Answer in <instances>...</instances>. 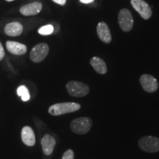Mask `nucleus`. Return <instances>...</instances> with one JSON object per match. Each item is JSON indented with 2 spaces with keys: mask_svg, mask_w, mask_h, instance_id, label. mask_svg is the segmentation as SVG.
<instances>
[{
  "mask_svg": "<svg viewBox=\"0 0 159 159\" xmlns=\"http://www.w3.org/2000/svg\"><path fill=\"white\" fill-rule=\"evenodd\" d=\"M133 7L144 19H149L152 16V10L144 0H130Z\"/></svg>",
  "mask_w": 159,
  "mask_h": 159,
  "instance_id": "7",
  "label": "nucleus"
},
{
  "mask_svg": "<svg viewBox=\"0 0 159 159\" xmlns=\"http://www.w3.org/2000/svg\"><path fill=\"white\" fill-rule=\"evenodd\" d=\"M90 64L97 73L104 75L107 72V66L105 61L98 57H93L90 61Z\"/></svg>",
  "mask_w": 159,
  "mask_h": 159,
  "instance_id": "15",
  "label": "nucleus"
},
{
  "mask_svg": "<svg viewBox=\"0 0 159 159\" xmlns=\"http://www.w3.org/2000/svg\"><path fill=\"white\" fill-rule=\"evenodd\" d=\"M39 33L41 35H51L54 32V27L52 25H47L40 27L39 29Z\"/></svg>",
  "mask_w": 159,
  "mask_h": 159,
  "instance_id": "17",
  "label": "nucleus"
},
{
  "mask_svg": "<svg viewBox=\"0 0 159 159\" xmlns=\"http://www.w3.org/2000/svg\"><path fill=\"white\" fill-rule=\"evenodd\" d=\"M52 1L60 5H64L66 2V0H52Z\"/></svg>",
  "mask_w": 159,
  "mask_h": 159,
  "instance_id": "20",
  "label": "nucleus"
},
{
  "mask_svg": "<svg viewBox=\"0 0 159 159\" xmlns=\"http://www.w3.org/2000/svg\"><path fill=\"white\" fill-rule=\"evenodd\" d=\"M138 145L141 150L147 152H156L159 151V138L155 136H144L139 139Z\"/></svg>",
  "mask_w": 159,
  "mask_h": 159,
  "instance_id": "4",
  "label": "nucleus"
},
{
  "mask_svg": "<svg viewBox=\"0 0 159 159\" xmlns=\"http://www.w3.org/2000/svg\"><path fill=\"white\" fill-rule=\"evenodd\" d=\"M97 32L99 39L105 43H109L111 41V34L108 25L105 22H99L97 27Z\"/></svg>",
  "mask_w": 159,
  "mask_h": 159,
  "instance_id": "13",
  "label": "nucleus"
},
{
  "mask_svg": "<svg viewBox=\"0 0 159 159\" xmlns=\"http://www.w3.org/2000/svg\"><path fill=\"white\" fill-rule=\"evenodd\" d=\"M7 2H12V1H14V0H6Z\"/></svg>",
  "mask_w": 159,
  "mask_h": 159,
  "instance_id": "22",
  "label": "nucleus"
},
{
  "mask_svg": "<svg viewBox=\"0 0 159 159\" xmlns=\"http://www.w3.org/2000/svg\"><path fill=\"white\" fill-rule=\"evenodd\" d=\"M6 47H7V49L10 53L16 55H21L25 54L27 50L26 45L12 41H7L6 42Z\"/></svg>",
  "mask_w": 159,
  "mask_h": 159,
  "instance_id": "12",
  "label": "nucleus"
},
{
  "mask_svg": "<svg viewBox=\"0 0 159 159\" xmlns=\"http://www.w3.org/2000/svg\"><path fill=\"white\" fill-rule=\"evenodd\" d=\"M4 30H5V34L9 35V36H19L22 33L23 26L21 23L17 22V21H13V22L7 24L5 25Z\"/></svg>",
  "mask_w": 159,
  "mask_h": 159,
  "instance_id": "14",
  "label": "nucleus"
},
{
  "mask_svg": "<svg viewBox=\"0 0 159 159\" xmlns=\"http://www.w3.org/2000/svg\"><path fill=\"white\" fill-rule=\"evenodd\" d=\"M118 22L124 32H129L134 27V18L128 9H122L118 15Z\"/></svg>",
  "mask_w": 159,
  "mask_h": 159,
  "instance_id": "6",
  "label": "nucleus"
},
{
  "mask_svg": "<svg viewBox=\"0 0 159 159\" xmlns=\"http://www.w3.org/2000/svg\"><path fill=\"white\" fill-rule=\"evenodd\" d=\"M74 157H75L74 151L71 150V149H69V150H67L64 153H63L62 156V159H74Z\"/></svg>",
  "mask_w": 159,
  "mask_h": 159,
  "instance_id": "18",
  "label": "nucleus"
},
{
  "mask_svg": "<svg viewBox=\"0 0 159 159\" xmlns=\"http://www.w3.org/2000/svg\"><path fill=\"white\" fill-rule=\"evenodd\" d=\"M92 126V121L89 117H79L74 119L70 124L71 130L79 135L88 133Z\"/></svg>",
  "mask_w": 159,
  "mask_h": 159,
  "instance_id": "2",
  "label": "nucleus"
},
{
  "mask_svg": "<svg viewBox=\"0 0 159 159\" xmlns=\"http://www.w3.org/2000/svg\"><path fill=\"white\" fill-rule=\"evenodd\" d=\"M80 1L82 3L89 4V3L93 2H94V0H80Z\"/></svg>",
  "mask_w": 159,
  "mask_h": 159,
  "instance_id": "21",
  "label": "nucleus"
},
{
  "mask_svg": "<svg viewBox=\"0 0 159 159\" xmlns=\"http://www.w3.org/2000/svg\"><path fill=\"white\" fill-rule=\"evenodd\" d=\"M42 10V5L40 2H33L24 5L20 8V13L25 16H35L39 13Z\"/></svg>",
  "mask_w": 159,
  "mask_h": 159,
  "instance_id": "10",
  "label": "nucleus"
},
{
  "mask_svg": "<svg viewBox=\"0 0 159 159\" xmlns=\"http://www.w3.org/2000/svg\"><path fill=\"white\" fill-rule=\"evenodd\" d=\"M140 84L145 91L149 93H152L157 91L158 88V83L157 80L150 75H143L141 76Z\"/></svg>",
  "mask_w": 159,
  "mask_h": 159,
  "instance_id": "8",
  "label": "nucleus"
},
{
  "mask_svg": "<svg viewBox=\"0 0 159 159\" xmlns=\"http://www.w3.org/2000/svg\"><path fill=\"white\" fill-rule=\"evenodd\" d=\"M81 105L75 102H61L51 105L49 108V114L52 116H60L69 113L75 112L80 109Z\"/></svg>",
  "mask_w": 159,
  "mask_h": 159,
  "instance_id": "1",
  "label": "nucleus"
},
{
  "mask_svg": "<svg viewBox=\"0 0 159 159\" xmlns=\"http://www.w3.org/2000/svg\"><path fill=\"white\" fill-rule=\"evenodd\" d=\"M5 50H4V48L2 47V44L1 42H0V61H2L5 57Z\"/></svg>",
  "mask_w": 159,
  "mask_h": 159,
  "instance_id": "19",
  "label": "nucleus"
},
{
  "mask_svg": "<svg viewBox=\"0 0 159 159\" xmlns=\"http://www.w3.org/2000/svg\"><path fill=\"white\" fill-rule=\"evenodd\" d=\"M49 46L47 43H41L35 45L30 52V57L34 63H39L43 61L49 53Z\"/></svg>",
  "mask_w": 159,
  "mask_h": 159,
  "instance_id": "5",
  "label": "nucleus"
},
{
  "mask_svg": "<svg viewBox=\"0 0 159 159\" xmlns=\"http://www.w3.org/2000/svg\"><path fill=\"white\" fill-rule=\"evenodd\" d=\"M56 144V141L55 138L49 134H45L41 139V146L43 153L46 156H49L52 153L55 146Z\"/></svg>",
  "mask_w": 159,
  "mask_h": 159,
  "instance_id": "9",
  "label": "nucleus"
},
{
  "mask_svg": "<svg viewBox=\"0 0 159 159\" xmlns=\"http://www.w3.org/2000/svg\"><path fill=\"white\" fill-rule=\"evenodd\" d=\"M21 140L27 146L33 147L35 144V136L34 131L30 127L25 126L21 130Z\"/></svg>",
  "mask_w": 159,
  "mask_h": 159,
  "instance_id": "11",
  "label": "nucleus"
},
{
  "mask_svg": "<svg viewBox=\"0 0 159 159\" xmlns=\"http://www.w3.org/2000/svg\"><path fill=\"white\" fill-rule=\"evenodd\" d=\"M66 90L69 94L75 97H83L86 96L89 92V87L85 83L79 81H69L67 83Z\"/></svg>",
  "mask_w": 159,
  "mask_h": 159,
  "instance_id": "3",
  "label": "nucleus"
},
{
  "mask_svg": "<svg viewBox=\"0 0 159 159\" xmlns=\"http://www.w3.org/2000/svg\"><path fill=\"white\" fill-rule=\"evenodd\" d=\"M17 94L18 96L21 97L24 102H27L30 99V95L28 89L25 85H20L19 88L17 89Z\"/></svg>",
  "mask_w": 159,
  "mask_h": 159,
  "instance_id": "16",
  "label": "nucleus"
}]
</instances>
